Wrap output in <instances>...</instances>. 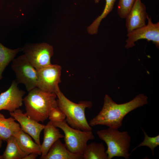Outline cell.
<instances>
[{"instance_id":"cell-1","label":"cell","mask_w":159,"mask_h":159,"mask_svg":"<svg viewBox=\"0 0 159 159\" xmlns=\"http://www.w3.org/2000/svg\"><path fill=\"white\" fill-rule=\"evenodd\" d=\"M148 98L144 94H140L131 101L118 104L106 95L101 110L89 124L91 127L101 125L118 129L121 127L124 117L131 111L147 104Z\"/></svg>"},{"instance_id":"cell-2","label":"cell","mask_w":159,"mask_h":159,"mask_svg":"<svg viewBox=\"0 0 159 159\" xmlns=\"http://www.w3.org/2000/svg\"><path fill=\"white\" fill-rule=\"evenodd\" d=\"M28 92L23 99L25 114L37 122H44L48 118L52 109L58 107L56 95L37 87Z\"/></svg>"},{"instance_id":"cell-3","label":"cell","mask_w":159,"mask_h":159,"mask_svg":"<svg viewBox=\"0 0 159 159\" xmlns=\"http://www.w3.org/2000/svg\"><path fill=\"white\" fill-rule=\"evenodd\" d=\"M58 107L66 116L65 120L71 127L82 131H92L85 115L87 108L92 106L90 101H81L78 103H74L67 98L60 90L56 94Z\"/></svg>"},{"instance_id":"cell-4","label":"cell","mask_w":159,"mask_h":159,"mask_svg":"<svg viewBox=\"0 0 159 159\" xmlns=\"http://www.w3.org/2000/svg\"><path fill=\"white\" fill-rule=\"evenodd\" d=\"M98 137L106 144V153L107 159L115 157H122L128 159L130 154L129 151L131 138L127 131H119L118 129L109 127L98 130L97 132Z\"/></svg>"},{"instance_id":"cell-5","label":"cell","mask_w":159,"mask_h":159,"mask_svg":"<svg viewBox=\"0 0 159 159\" xmlns=\"http://www.w3.org/2000/svg\"><path fill=\"white\" fill-rule=\"evenodd\" d=\"M51 122L55 126L62 130L64 135V144L67 149L73 153L82 155L88 141L95 138L92 131H82L73 128L67 123L65 120L62 121Z\"/></svg>"},{"instance_id":"cell-6","label":"cell","mask_w":159,"mask_h":159,"mask_svg":"<svg viewBox=\"0 0 159 159\" xmlns=\"http://www.w3.org/2000/svg\"><path fill=\"white\" fill-rule=\"evenodd\" d=\"M11 68L15 74V80L18 84H24L28 92L37 87V71L24 54L14 59Z\"/></svg>"},{"instance_id":"cell-7","label":"cell","mask_w":159,"mask_h":159,"mask_svg":"<svg viewBox=\"0 0 159 159\" xmlns=\"http://www.w3.org/2000/svg\"><path fill=\"white\" fill-rule=\"evenodd\" d=\"M25 57L37 70L51 64L53 49L46 43L27 44L22 49Z\"/></svg>"},{"instance_id":"cell-8","label":"cell","mask_w":159,"mask_h":159,"mask_svg":"<svg viewBox=\"0 0 159 159\" xmlns=\"http://www.w3.org/2000/svg\"><path fill=\"white\" fill-rule=\"evenodd\" d=\"M62 68L58 64H51L37 71V87L49 92L56 94L60 90Z\"/></svg>"},{"instance_id":"cell-9","label":"cell","mask_w":159,"mask_h":159,"mask_svg":"<svg viewBox=\"0 0 159 159\" xmlns=\"http://www.w3.org/2000/svg\"><path fill=\"white\" fill-rule=\"evenodd\" d=\"M148 23L141 27L127 33L125 47L127 49L135 45L137 41L145 39L151 41L158 48L159 47V22L153 23L151 17H147Z\"/></svg>"},{"instance_id":"cell-10","label":"cell","mask_w":159,"mask_h":159,"mask_svg":"<svg viewBox=\"0 0 159 159\" xmlns=\"http://www.w3.org/2000/svg\"><path fill=\"white\" fill-rule=\"evenodd\" d=\"M18 85L14 80L9 87L0 94V111L5 110L11 112L22 106L25 92L20 90Z\"/></svg>"},{"instance_id":"cell-11","label":"cell","mask_w":159,"mask_h":159,"mask_svg":"<svg viewBox=\"0 0 159 159\" xmlns=\"http://www.w3.org/2000/svg\"><path fill=\"white\" fill-rule=\"evenodd\" d=\"M10 115L19 123L22 130L32 138L35 142L41 146L40 135L45 125L29 117L19 109L10 112Z\"/></svg>"},{"instance_id":"cell-12","label":"cell","mask_w":159,"mask_h":159,"mask_svg":"<svg viewBox=\"0 0 159 159\" xmlns=\"http://www.w3.org/2000/svg\"><path fill=\"white\" fill-rule=\"evenodd\" d=\"M148 16L144 4L141 0H136L125 18L127 33L145 25Z\"/></svg>"},{"instance_id":"cell-13","label":"cell","mask_w":159,"mask_h":159,"mask_svg":"<svg viewBox=\"0 0 159 159\" xmlns=\"http://www.w3.org/2000/svg\"><path fill=\"white\" fill-rule=\"evenodd\" d=\"M43 130V140L41 145L42 154L40 159H41L47 155L51 147L57 140L64 136L50 121L45 125Z\"/></svg>"},{"instance_id":"cell-14","label":"cell","mask_w":159,"mask_h":159,"mask_svg":"<svg viewBox=\"0 0 159 159\" xmlns=\"http://www.w3.org/2000/svg\"><path fill=\"white\" fill-rule=\"evenodd\" d=\"M82 155L73 153L69 151L60 139L50 148L47 155L42 159H82Z\"/></svg>"},{"instance_id":"cell-15","label":"cell","mask_w":159,"mask_h":159,"mask_svg":"<svg viewBox=\"0 0 159 159\" xmlns=\"http://www.w3.org/2000/svg\"><path fill=\"white\" fill-rule=\"evenodd\" d=\"M13 136L19 147L24 152L27 154L35 153L41 155V146L34 142L30 136L21 129Z\"/></svg>"},{"instance_id":"cell-16","label":"cell","mask_w":159,"mask_h":159,"mask_svg":"<svg viewBox=\"0 0 159 159\" xmlns=\"http://www.w3.org/2000/svg\"><path fill=\"white\" fill-rule=\"evenodd\" d=\"M12 117L6 118L0 113V138L6 141L21 129L19 124L15 122Z\"/></svg>"},{"instance_id":"cell-17","label":"cell","mask_w":159,"mask_h":159,"mask_svg":"<svg viewBox=\"0 0 159 159\" xmlns=\"http://www.w3.org/2000/svg\"><path fill=\"white\" fill-rule=\"evenodd\" d=\"M82 156L84 159H107V154L102 143L93 142L87 144Z\"/></svg>"},{"instance_id":"cell-18","label":"cell","mask_w":159,"mask_h":159,"mask_svg":"<svg viewBox=\"0 0 159 159\" xmlns=\"http://www.w3.org/2000/svg\"><path fill=\"white\" fill-rule=\"evenodd\" d=\"M7 145L2 156L4 159H23L28 154L18 145L14 137L11 136L6 141Z\"/></svg>"},{"instance_id":"cell-19","label":"cell","mask_w":159,"mask_h":159,"mask_svg":"<svg viewBox=\"0 0 159 159\" xmlns=\"http://www.w3.org/2000/svg\"><path fill=\"white\" fill-rule=\"evenodd\" d=\"M22 50L21 48L11 49L5 47L0 43V81L6 67L14 59L17 54Z\"/></svg>"},{"instance_id":"cell-20","label":"cell","mask_w":159,"mask_h":159,"mask_svg":"<svg viewBox=\"0 0 159 159\" xmlns=\"http://www.w3.org/2000/svg\"><path fill=\"white\" fill-rule=\"evenodd\" d=\"M116 0H105L104 9L101 14L87 28V31L90 34H96L102 20L105 18L112 10Z\"/></svg>"},{"instance_id":"cell-21","label":"cell","mask_w":159,"mask_h":159,"mask_svg":"<svg viewBox=\"0 0 159 159\" xmlns=\"http://www.w3.org/2000/svg\"><path fill=\"white\" fill-rule=\"evenodd\" d=\"M141 129L144 135V139L142 142L133 149L131 153L138 148L146 146L151 149L152 155H154L155 148L159 145V135H158L153 137H150L144 130L142 128Z\"/></svg>"},{"instance_id":"cell-22","label":"cell","mask_w":159,"mask_h":159,"mask_svg":"<svg viewBox=\"0 0 159 159\" xmlns=\"http://www.w3.org/2000/svg\"><path fill=\"white\" fill-rule=\"evenodd\" d=\"M136 0H119L117 13L121 19H125L134 5Z\"/></svg>"},{"instance_id":"cell-23","label":"cell","mask_w":159,"mask_h":159,"mask_svg":"<svg viewBox=\"0 0 159 159\" xmlns=\"http://www.w3.org/2000/svg\"><path fill=\"white\" fill-rule=\"evenodd\" d=\"M48 118L51 121H62L65 120L66 116L64 112L57 107L52 109Z\"/></svg>"},{"instance_id":"cell-24","label":"cell","mask_w":159,"mask_h":159,"mask_svg":"<svg viewBox=\"0 0 159 159\" xmlns=\"http://www.w3.org/2000/svg\"><path fill=\"white\" fill-rule=\"evenodd\" d=\"M39 155L35 153H31L26 155L23 159H35Z\"/></svg>"},{"instance_id":"cell-25","label":"cell","mask_w":159,"mask_h":159,"mask_svg":"<svg viewBox=\"0 0 159 159\" xmlns=\"http://www.w3.org/2000/svg\"><path fill=\"white\" fill-rule=\"evenodd\" d=\"M3 140L0 138V148L2 146Z\"/></svg>"},{"instance_id":"cell-26","label":"cell","mask_w":159,"mask_h":159,"mask_svg":"<svg viewBox=\"0 0 159 159\" xmlns=\"http://www.w3.org/2000/svg\"><path fill=\"white\" fill-rule=\"evenodd\" d=\"M94 1L95 3H98L99 2L100 0H94Z\"/></svg>"},{"instance_id":"cell-27","label":"cell","mask_w":159,"mask_h":159,"mask_svg":"<svg viewBox=\"0 0 159 159\" xmlns=\"http://www.w3.org/2000/svg\"><path fill=\"white\" fill-rule=\"evenodd\" d=\"M0 159H3L2 155H0Z\"/></svg>"}]
</instances>
